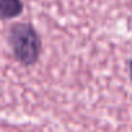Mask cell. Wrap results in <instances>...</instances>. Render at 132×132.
<instances>
[{"mask_svg":"<svg viewBox=\"0 0 132 132\" xmlns=\"http://www.w3.org/2000/svg\"><path fill=\"white\" fill-rule=\"evenodd\" d=\"M9 43L14 57L25 66L35 63L40 57L42 43L35 29L29 23H16L9 31Z\"/></svg>","mask_w":132,"mask_h":132,"instance_id":"1","label":"cell"},{"mask_svg":"<svg viewBox=\"0 0 132 132\" xmlns=\"http://www.w3.org/2000/svg\"><path fill=\"white\" fill-rule=\"evenodd\" d=\"M23 11L21 0H0V18L11 20L18 17Z\"/></svg>","mask_w":132,"mask_h":132,"instance_id":"2","label":"cell"},{"mask_svg":"<svg viewBox=\"0 0 132 132\" xmlns=\"http://www.w3.org/2000/svg\"><path fill=\"white\" fill-rule=\"evenodd\" d=\"M129 74H131V79H132V60H131V63H129Z\"/></svg>","mask_w":132,"mask_h":132,"instance_id":"3","label":"cell"}]
</instances>
